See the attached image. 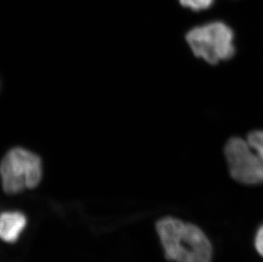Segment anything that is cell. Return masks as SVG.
I'll list each match as a JSON object with an SVG mask.
<instances>
[{
    "mask_svg": "<svg viewBox=\"0 0 263 262\" xmlns=\"http://www.w3.org/2000/svg\"><path fill=\"white\" fill-rule=\"evenodd\" d=\"M184 7L189 8L194 11L206 10L213 5L215 0H179Z\"/></svg>",
    "mask_w": 263,
    "mask_h": 262,
    "instance_id": "6",
    "label": "cell"
},
{
    "mask_svg": "<svg viewBox=\"0 0 263 262\" xmlns=\"http://www.w3.org/2000/svg\"><path fill=\"white\" fill-rule=\"evenodd\" d=\"M0 176L3 189L8 194L32 189L40 183L42 178L41 159L26 149H12L1 161Z\"/></svg>",
    "mask_w": 263,
    "mask_h": 262,
    "instance_id": "3",
    "label": "cell"
},
{
    "mask_svg": "<svg viewBox=\"0 0 263 262\" xmlns=\"http://www.w3.org/2000/svg\"><path fill=\"white\" fill-rule=\"evenodd\" d=\"M255 247L259 255L263 257V225L259 228L255 237Z\"/></svg>",
    "mask_w": 263,
    "mask_h": 262,
    "instance_id": "7",
    "label": "cell"
},
{
    "mask_svg": "<svg viewBox=\"0 0 263 262\" xmlns=\"http://www.w3.org/2000/svg\"><path fill=\"white\" fill-rule=\"evenodd\" d=\"M225 155L233 178L241 183H263V130L252 131L246 140L228 141Z\"/></svg>",
    "mask_w": 263,
    "mask_h": 262,
    "instance_id": "2",
    "label": "cell"
},
{
    "mask_svg": "<svg viewBox=\"0 0 263 262\" xmlns=\"http://www.w3.org/2000/svg\"><path fill=\"white\" fill-rule=\"evenodd\" d=\"M28 219L20 211L0 213V239L12 244L19 239L27 227Z\"/></svg>",
    "mask_w": 263,
    "mask_h": 262,
    "instance_id": "5",
    "label": "cell"
},
{
    "mask_svg": "<svg viewBox=\"0 0 263 262\" xmlns=\"http://www.w3.org/2000/svg\"><path fill=\"white\" fill-rule=\"evenodd\" d=\"M194 55L203 58L210 64L231 58L234 54V32L221 22L207 23L194 27L186 35Z\"/></svg>",
    "mask_w": 263,
    "mask_h": 262,
    "instance_id": "4",
    "label": "cell"
},
{
    "mask_svg": "<svg viewBox=\"0 0 263 262\" xmlns=\"http://www.w3.org/2000/svg\"><path fill=\"white\" fill-rule=\"evenodd\" d=\"M157 232L167 260L174 262H211L212 246L197 226L173 217L157 222Z\"/></svg>",
    "mask_w": 263,
    "mask_h": 262,
    "instance_id": "1",
    "label": "cell"
}]
</instances>
